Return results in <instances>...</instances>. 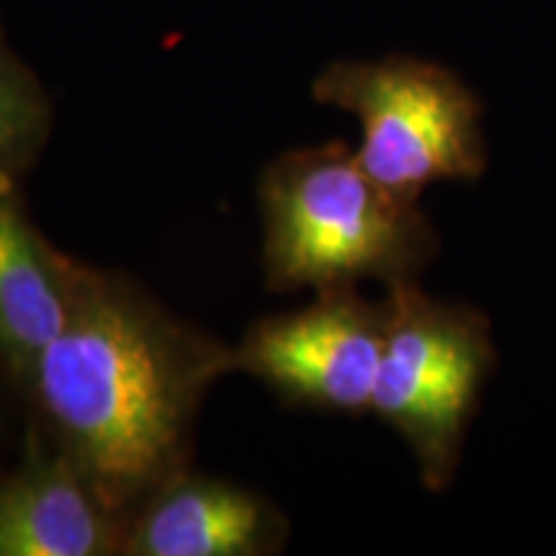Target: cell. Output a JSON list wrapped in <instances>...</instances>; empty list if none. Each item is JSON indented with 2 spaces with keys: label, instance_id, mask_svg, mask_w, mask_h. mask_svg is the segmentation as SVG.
Wrapping results in <instances>:
<instances>
[{
  "label": "cell",
  "instance_id": "8992f818",
  "mask_svg": "<svg viewBox=\"0 0 556 556\" xmlns=\"http://www.w3.org/2000/svg\"><path fill=\"white\" fill-rule=\"evenodd\" d=\"M116 546L114 513L58 446L31 435L0 479V556H101Z\"/></svg>",
  "mask_w": 556,
  "mask_h": 556
},
{
  "label": "cell",
  "instance_id": "7a4b0ae2",
  "mask_svg": "<svg viewBox=\"0 0 556 556\" xmlns=\"http://www.w3.org/2000/svg\"><path fill=\"white\" fill-rule=\"evenodd\" d=\"M261 201L274 289H353L366 278L392 287L413 281L435 255L426 214L381 189L343 144L278 157L263 176Z\"/></svg>",
  "mask_w": 556,
  "mask_h": 556
},
{
  "label": "cell",
  "instance_id": "5b68a950",
  "mask_svg": "<svg viewBox=\"0 0 556 556\" xmlns=\"http://www.w3.org/2000/svg\"><path fill=\"white\" fill-rule=\"evenodd\" d=\"M384 338L387 302H366L356 289H330L307 309L255 325L232 353V368L296 405L358 415L371 409Z\"/></svg>",
  "mask_w": 556,
  "mask_h": 556
},
{
  "label": "cell",
  "instance_id": "ba28073f",
  "mask_svg": "<svg viewBox=\"0 0 556 556\" xmlns=\"http://www.w3.org/2000/svg\"><path fill=\"white\" fill-rule=\"evenodd\" d=\"M276 528L274 513L240 486L178 475L144 500L122 546L135 556H255Z\"/></svg>",
  "mask_w": 556,
  "mask_h": 556
},
{
  "label": "cell",
  "instance_id": "3957f363",
  "mask_svg": "<svg viewBox=\"0 0 556 556\" xmlns=\"http://www.w3.org/2000/svg\"><path fill=\"white\" fill-rule=\"evenodd\" d=\"M384 302L387 338L371 413L405 438L422 484L443 490L497 366L490 317L469 304L422 294L415 281L392 283Z\"/></svg>",
  "mask_w": 556,
  "mask_h": 556
},
{
  "label": "cell",
  "instance_id": "277c9868",
  "mask_svg": "<svg viewBox=\"0 0 556 556\" xmlns=\"http://www.w3.org/2000/svg\"><path fill=\"white\" fill-rule=\"evenodd\" d=\"M315 99L361 122L358 163L381 189L417 204L438 180H479L486 168L482 103L446 67L409 58L340 62Z\"/></svg>",
  "mask_w": 556,
  "mask_h": 556
},
{
  "label": "cell",
  "instance_id": "52a82bcc",
  "mask_svg": "<svg viewBox=\"0 0 556 556\" xmlns=\"http://www.w3.org/2000/svg\"><path fill=\"white\" fill-rule=\"evenodd\" d=\"M73 270L26 217L13 178L0 176V364L21 387L65 328Z\"/></svg>",
  "mask_w": 556,
  "mask_h": 556
},
{
  "label": "cell",
  "instance_id": "6da1fadb",
  "mask_svg": "<svg viewBox=\"0 0 556 556\" xmlns=\"http://www.w3.org/2000/svg\"><path fill=\"white\" fill-rule=\"evenodd\" d=\"M225 371L232 353L193 336L122 278L75 263L65 328L24 389L54 446L116 513L178 477L201 394Z\"/></svg>",
  "mask_w": 556,
  "mask_h": 556
},
{
  "label": "cell",
  "instance_id": "9c48e42d",
  "mask_svg": "<svg viewBox=\"0 0 556 556\" xmlns=\"http://www.w3.org/2000/svg\"><path fill=\"white\" fill-rule=\"evenodd\" d=\"M50 131V103L29 67L0 34V176L16 178L37 160Z\"/></svg>",
  "mask_w": 556,
  "mask_h": 556
}]
</instances>
